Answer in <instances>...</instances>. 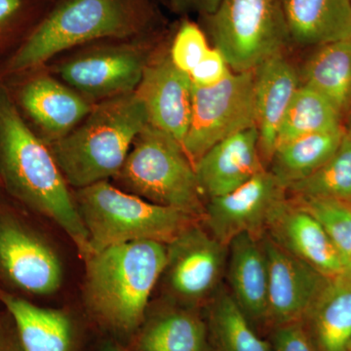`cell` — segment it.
<instances>
[{
    "label": "cell",
    "instance_id": "cell-4",
    "mask_svg": "<svg viewBox=\"0 0 351 351\" xmlns=\"http://www.w3.org/2000/svg\"><path fill=\"white\" fill-rule=\"evenodd\" d=\"M144 103L133 92L95 104L68 135L49 147L73 189L113 179L134 141L149 125Z\"/></svg>",
    "mask_w": 351,
    "mask_h": 351
},
{
    "label": "cell",
    "instance_id": "cell-30",
    "mask_svg": "<svg viewBox=\"0 0 351 351\" xmlns=\"http://www.w3.org/2000/svg\"><path fill=\"white\" fill-rule=\"evenodd\" d=\"M326 232L343 261L351 258V201L334 198L293 197Z\"/></svg>",
    "mask_w": 351,
    "mask_h": 351
},
{
    "label": "cell",
    "instance_id": "cell-38",
    "mask_svg": "<svg viewBox=\"0 0 351 351\" xmlns=\"http://www.w3.org/2000/svg\"><path fill=\"white\" fill-rule=\"evenodd\" d=\"M345 128L346 133L350 134L351 135V110L350 112L348 113V117L345 120Z\"/></svg>",
    "mask_w": 351,
    "mask_h": 351
},
{
    "label": "cell",
    "instance_id": "cell-31",
    "mask_svg": "<svg viewBox=\"0 0 351 351\" xmlns=\"http://www.w3.org/2000/svg\"><path fill=\"white\" fill-rule=\"evenodd\" d=\"M210 49L205 32L189 20L182 21L170 40L169 54L173 64L188 75Z\"/></svg>",
    "mask_w": 351,
    "mask_h": 351
},
{
    "label": "cell",
    "instance_id": "cell-5",
    "mask_svg": "<svg viewBox=\"0 0 351 351\" xmlns=\"http://www.w3.org/2000/svg\"><path fill=\"white\" fill-rule=\"evenodd\" d=\"M76 207L89 237L92 254L128 242L168 244L198 219L161 206L113 186L108 181L73 189Z\"/></svg>",
    "mask_w": 351,
    "mask_h": 351
},
{
    "label": "cell",
    "instance_id": "cell-8",
    "mask_svg": "<svg viewBox=\"0 0 351 351\" xmlns=\"http://www.w3.org/2000/svg\"><path fill=\"white\" fill-rule=\"evenodd\" d=\"M32 215L5 193L0 199V289L32 302L64 281L63 263Z\"/></svg>",
    "mask_w": 351,
    "mask_h": 351
},
{
    "label": "cell",
    "instance_id": "cell-15",
    "mask_svg": "<svg viewBox=\"0 0 351 351\" xmlns=\"http://www.w3.org/2000/svg\"><path fill=\"white\" fill-rule=\"evenodd\" d=\"M261 242L269 267L267 326L302 322L329 277L283 250L267 235Z\"/></svg>",
    "mask_w": 351,
    "mask_h": 351
},
{
    "label": "cell",
    "instance_id": "cell-7",
    "mask_svg": "<svg viewBox=\"0 0 351 351\" xmlns=\"http://www.w3.org/2000/svg\"><path fill=\"white\" fill-rule=\"evenodd\" d=\"M162 29L129 38L104 39L66 51L46 64L51 73L92 104L136 91Z\"/></svg>",
    "mask_w": 351,
    "mask_h": 351
},
{
    "label": "cell",
    "instance_id": "cell-22",
    "mask_svg": "<svg viewBox=\"0 0 351 351\" xmlns=\"http://www.w3.org/2000/svg\"><path fill=\"white\" fill-rule=\"evenodd\" d=\"M290 43L323 45L351 36L350 0H280Z\"/></svg>",
    "mask_w": 351,
    "mask_h": 351
},
{
    "label": "cell",
    "instance_id": "cell-34",
    "mask_svg": "<svg viewBox=\"0 0 351 351\" xmlns=\"http://www.w3.org/2000/svg\"><path fill=\"white\" fill-rule=\"evenodd\" d=\"M0 351H24L12 315L0 302Z\"/></svg>",
    "mask_w": 351,
    "mask_h": 351
},
{
    "label": "cell",
    "instance_id": "cell-24",
    "mask_svg": "<svg viewBox=\"0 0 351 351\" xmlns=\"http://www.w3.org/2000/svg\"><path fill=\"white\" fill-rule=\"evenodd\" d=\"M300 78L338 110L345 124L351 110V36L316 47Z\"/></svg>",
    "mask_w": 351,
    "mask_h": 351
},
{
    "label": "cell",
    "instance_id": "cell-35",
    "mask_svg": "<svg viewBox=\"0 0 351 351\" xmlns=\"http://www.w3.org/2000/svg\"><path fill=\"white\" fill-rule=\"evenodd\" d=\"M221 0H169L171 8L178 13L196 12L203 17L217 10Z\"/></svg>",
    "mask_w": 351,
    "mask_h": 351
},
{
    "label": "cell",
    "instance_id": "cell-25",
    "mask_svg": "<svg viewBox=\"0 0 351 351\" xmlns=\"http://www.w3.org/2000/svg\"><path fill=\"white\" fill-rule=\"evenodd\" d=\"M346 128L304 136L278 145L267 170L286 189L313 175L336 152L345 138Z\"/></svg>",
    "mask_w": 351,
    "mask_h": 351
},
{
    "label": "cell",
    "instance_id": "cell-3",
    "mask_svg": "<svg viewBox=\"0 0 351 351\" xmlns=\"http://www.w3.org/2000/svg\"><path fill=\"white\" fill-rule=\"evenodd\" d=\"M166 262V244L140 240L92 254L85 269L84 299L103 326L134 335L144 322L149 298Z\"/></svg>",
    "mask_w": 351,
    "mask_h": 351
},
{
    "label": "cell",
    "instance_id": "cell-40",
    "mask_svg": "<svg viewBox=\"0 0 351 351\" xmlns=\"http://www.w3.org/2000/svg\"><path fill=\"white\" fill-rule=\"evenodd\" d=\"M348 350H351V343H350V348H348Z\"/></svg>",
    "mask_w": 351,
    "mask_h": 351
},
{
    "label": "cell",
    "instance_id": "cell-42",
    "mask_svg": "<svg viewBox=\"0 0 351 351\" xmlns=\"http://www.w3.org/2000/svg\"><path fill=\"white\" fill-rule=\"evenodd\" d=\"M350 2H351V0H350Z\"/></svg>",
    "mask_w": 351,
    "mask_h": 351
},
{
    "label": "cell",
    "instance_id": "cell-26",
    "mask_svg": "<svg viewBox=\"0 0 351 351\" xmlns=\"http://www.w3.org/2000/svg\"><path fill=\"white\" fill-rule=\"evenodd\" d=\"M219 289L207 302L205 316L212 351H271L230 291Z\"/></svg>",
    "mask_w": 351,
    "mask_h": 351
},
{
    "label": "cell",
    "instance_id": "cell-20",
    "mask_svg": "<svg viewBox=\"0 0 351 351\" xmlns=\"http://www.w3.org/2000/svg\"><path fill=\"white\" fill-rule=\"evenodd\" d=\"M134 336V351H212L199 309L170 302L147 313Z\"/></svg>",
    "mask_w": 351,
    "mask_h": 351
},
{
    "label": "cell",
    "instance_id": "cell-11",
    "mask_svg": "<svg viewBox=\"0 0 351 351\" xmlns=\"http://www.w3.org/2000/svg\"><path fill=\"white\" fill-rule=\"evenodd\" d=\"M228 246L195 223L166 244L162 281L167 302L198 308L218 292L226 274Z\"/></svg>",
    "mask_w": 351,
    "mask_h": 351
},
{
    "label": "cell",
    "instance_id": "cell-23",
    "mask_svg": "<svg viewBox=\"0 0 351 351\" xmlns=\"http://www.w3.org/2000/svg\"><path fill=\"white\" fill-rule=\"evenodd\" d=\"M302 323L318 350H348L351 343V281L341 274L329 277Z\"/></svg>",
    "mask_w": 351,
    "mask_h": 351
},
{
    "label": "cell",
    "instance_id": "cell-2",
    "mask_svg": "<svg viewBox=\"0 0 351 351\" xmlns=\"http://www.w3.org/2000/svg\"><path fill=\"white\" fill-rule=\"evenodd\" d=\"M158 29L154 0H56L24 45L0 64V82L84 44Z\"/></svg>",
    "mask_w": 351,
    "mask_h": 351
},
{
    "label": "cell",
    "instance_id": "cell-14",
    "mask_svg": "<svg viewBox=\"0 0 351 351\" xmlns=\"http://www.w3.org/2000/svg\"><path fill=\"white\" fill-rule=\"evenodd\" d=\"M169 45L163 41L152 54L135 93L147 108L149 124L182 145L191 123L193 82L173 64Z\"/></svg>",
    "mask_w": 351,
    "mask_h": 351
},
{
    "label": "cell",
    "instance_id": "cell-41",
    "mask_svg": "<svg viewBox=\"0 0 351 351\" xmlns=\"http://www.w3.org/2000/svg\"><path fill=\"white\" fill-rule=\"evenodd\" d=\"M346 351H351V350H346Z\"/></svg>",
    "mask_w": 351,
    "mask_h": 351
},
{
    "label": "cell",
    "instance_id": "cell-32",
    "mask_svg": "<svg viewBox=\"0 0 351 351\" xmlns=\"http://www.w3.org/2000/svg\"><path fill=\"white\" fill-rule=\"evenodd\" d=\"M269 341L271 351H319L302 322L272 328Z\"/></svg>",
    "mask_w": 351,
    "mask_h": 351
},
{
    "label": "cell",
    "instance_id": "cell-9",
    "mask_svg": "<svg viewBox=\"0 0 351 351\" xmlns=\"http://www.w3.org/2000/svg\"><path fill=\"white\" fill-rule=\"evenodd\" d=\"M204 18L214 47L234 73L254 71L290 43L280 0H221Z\"/></svg>",
    "mask_w": 351,
    "mask_h": 351
},
{
    "label": "cell",
    "instance_id": "cell-6",
    "mask_svg": "<svg viewBox=\"0 0 351 351\" xmlns=\"http://www.w3.org/2000/svg\"><path fill=\"white\" fill-rule=\"evenodd\" d=\"M117 188L202 219L205 203L195 168L176 138L149 124L134 141Z\"/></svg>",
    "mask_w": 351,
    "mask_h": 351
},
{
    "label": "cell",
    "instance_id": "cell-21",
    "mask_svg": "<svg viewBox=\"0 0 351 351\" xmlns=\"http://www.w3.org/2000/svg\"><path fill=\"white\" fill-rule=\"evenodd\" d=\"M0 302L12 315L24 351H76L73 318L0 289Z\"/></svg>",
    "mask_w": 351,
    "mask_h": 351
},
{
    "label": "cell",
    "instance_id": "cell-37",
    "mask_svg": "<svg viewBox=\"0 0 351 351\" xmlns=\"http://www.w3.org/2000/svg\"><path fill=\"white\" fill-rule=\"evenodd\" d=\"M341 274L351 281V258L343 265V269Z\"/></svg>",
    "mask_w": 351,
    "mask_h": 351
},
{
    "label": "cell",
    "instance_id": "cell-18",
    "mask_svg": "<svg viewBox=\"0 0 351 351\" xmlns=\"http://www.w3.org/2000/svg\"><path fill=\"white\" fill-rule=\"evenodd\" d=\"M301 85L297 69L282 53L254 69L256 128L260 138L261 156L267 165L276 149L284 117Z\"/></svg>",
    "mask_w": 351,
    "mask_h": 351
},
{
    "label": "cell",
    "instance_id": "cell-17",
    "mask_svg": "<svg viewBox=\"0 0 351 351\" xmlns=\"http://www.w3.org/2000/svg\"><path fill=\"white\" fill-rule=\"evenodd\" d=\"M256 127L239 132L212 147L195 164L204 199L228 195L267 169Z\"/></svg>",
    "mask_w": 351,
    "mask_h": 351
},
{
    "label": "cell",
    "instance_id": "cell-1",
    "mask_svg": "<svg viewBox=\"0 0 351 351\" xmlns=\"http://www.w3.org/2000/svg\"><path fill=\"white\" fill-rule=\"evenodd\" d=\"M0 182L7 197L63 230L83 260L91 256L73 191L49 145L27 125L1 82Z\"/></svg>",
    "mask_w": 351,
    "mask_h": 351
},
{
    "label": "cell",
    "instance_id": "cell-19",
    "mask_svg": "<svg viewBox=\"0 0 351 351\" xmlns=\"http://www.w3.org/2000/svg\"><path fill=\"white\" fill-rule=\"evenodd\" d=\"M230 295L256 329L267 326L269 267L261 237L244 232L228 245Z\"/></svg>",
    "mask_w": 351,
    "mask_h": 351
},
{
    "label": "cell",
    "instance_id": "cell-10",
    "mask_svg": "<svg viewBox=\"0 0 351 351\" xmlns=\"http://www.w3.org/2000/svg\"><path fill=\"white\" fill-rule=\"evenodd\" d=\"M254 71L234 73L219 84H193L191 123L182 149L193 165L225 138L256 127Z\"/></svg>",
    "mask_w": 351,
    "mask_h": 351
},
{
    "label": "cell",
    "instance_id": "cell-39",
    "mask_svg": "<svg viewBox=\"0 0 351 351\" xmlns=\"http://www.w3.org/2000/svg\"><path fill=\"white\" fill-rule=\"evenodd\" d=\"M3 195H4L3 189H2L1 182H0V199H1V197Z\"/></svg>",
    "mask_w": 351,
    "mask_h": 351
},
{
    "label": "cell",
    "instance_id": "cell-28",
    "mask_svg": "<svg viewBox=\"0 0 351 351\" xmlns=\"http://www.w3.org/2000/svg\"><path fill=\"white\" fill-rule=\"evenodd\" d=\"M287 193L293 197L351 201V135L346 133L336 154L313 175L291 184Z\"/></svg>",
    "mask_w": 351,
    "mask_h": 351
},
{
    "label": "cell",
    "instance_id": "cell-27",
    "mask_svg": "<svg viewBox=\"0 0 351 351\" xmlns=\"http://www.w3.org/2000/svg\"><path fill=\"white\" fill-rule=\"evenodd\" d=\"M343 128L345 124L338 110L322 95L301 85L284 117L276 147L304 136Z\"/></svg>",
    "mask_w": 351,
    "mask_h": 351
},
{
    "label": "cell",
    "instance_id": "cell-13",
    "mask_svg": "<svg viewBox=\"0 0 351 351\" xmlns=\"http://www.w3.org/2000/svg\"><path fill=\"white\" fill-rule=\"evenodd\" d=\"M286 193L278 180L265 169L232 193L207 200L201 221L226 246L244 232L262 237L272 212L287 198Z\"/></svg>",
    "mask_w": 351,
    "mask_h": 351
},
{
    "label": "cell",
    "instance_id": "cell-12",
    "mask_svg": "<svg viewBox=\"0 0 351 351\" xmlns=\"http://www.w3.org/2000/svg\"><path fill=\"white\" fill-rule=\"evenodd\" d=\"M0 82L27 125L48 145L73 131L95 105L61 82L46 64Z\"/></svg>",
    "mask_w": 351,
    "mask_h": 351
},
{
    "label": "cell",
    "instance_id": "cell-16",
    "mask_svg": "<svg viewBox=\"0 0 351 351\" xmlns=\"http://www.w3.org/2000/svg\"><path fill=\"white\" fill-rule=\"evenodd\" d=\"M265 234L283 250L319 271L341 274L343 261L326 232L308 212L285 198L272 212Z\"/></svg>",
    "mask_w": 351,
    "mask_h": 351
},
{
    "label": "cell",
    "instance_id": "cell-33",
    "mask_svg": "<svg viewBox=\"0 0 351 351\" xmlns=\"http://www.w3.org/2000/svg\"><path fill=\"white\" fill-rule=\"evenodd\" d=\"M232 73L223 53L211 47L189 75L195 86L211 87L225 80Z\"/></svg>",
    "mask_w": 351,
    "mask_h": 351
},
{
    "label": "cell",
    "instance_id": "cell-36",
    "mask_svg": "<svg viewBox=\"0 0 351 351\" xmlns=\"http://www.w3.org/2000/svg\"><path fill=\"white\" fill-rule=\"evenodd\" d=\"M100 351H131L122 348L121 346L117 345V343H108L101 348Z\"/></svg>",
    "mask_w": 351,
    "mask_h": 351
},
{
    "label": "cell",
    "instance_id": "cell-29",
    "mask_svg": "<svg viewBox=\"0 0 351 351\" xmlns=\"http://www.w3.org/2000/svg\"><path fill=\"white\" fill-rule=\"evenodd\" d=\"M56 0H0V64L34 34Z\"/></svg>",
    "mask_w": 351,
    "mask_h": 351
}]
</instances>
